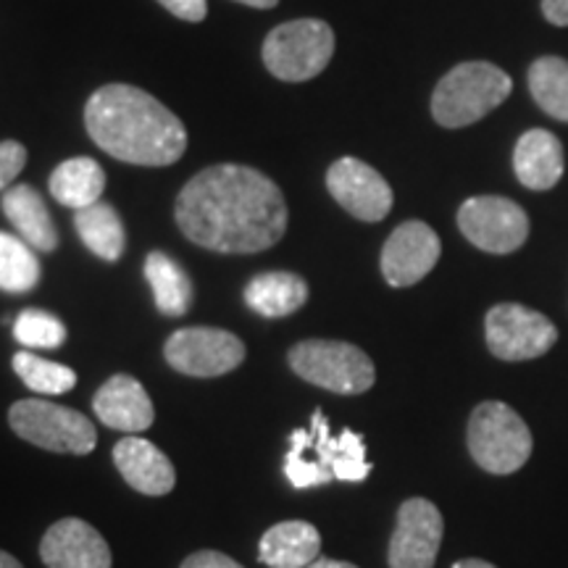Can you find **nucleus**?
<instances>
[{
	"label": "nucleus",
	"instance_id": "nucleus-20",
	"mask_svg": "<svg viewBox=\"0 0 568 568\" xmlns=\"http://www.w3.org/2000/svg\"><path fill=\"white\" fill-rule=\"evenodd\" d=\"M322 552V535L308 521H282L261 537L258 560L268 568H305Z\"/></svg>",
	"mask_w": 568,
	"mask_h": 568
},
{
	"label": "nucleus",
	"instance_id": "nucleus-19",
	"mask_svg": "<svg viewBox=\"0 0 568 568\" xmlns=\"http://www.w3.org/2000/svg\"><path fill=\"white\" fill-rule=\"evenodd\" d=\"M3 213L27 245L40 253H51L59 245V232L48 213V205L32 184H17L3 193Z\"/></svg>",
	"mask_w": 568,
	"mask_h": 568
},
{
	"label": "nucleus",
	"instance_id": "nucleus-32",
	"mask_svg": "<svg viewBox=\"0 0 568 568\" xmlns=\"http://www.w3.org/2000/svg\"><path fill=\"white\" fill-rule=\"evenodd\" d=\"M542 13L550 24L568 27V0H542Z\"/></svg>",
	"mask_w": 568,
	"mask_h": 568
},
{
	"label": "nucleus",
	"instance_id": "nucleus-5",
	"mask_svg": "<svg viewBox=\"0 0 568 568\" xmlns=\"http://www.w3.org/2000/svg\"><path fill=\"white\" fill-rule=\"evenodd\" d=\"M468 453L487 474L506 477L531 456V432L514 408L500 400L479 403L468 418Z\"/></svg>",
	"mask_w": 568,
	"mask_h": 568
},
{
	"label": "nucleus",
	"instance_id": "nucleus-11",
	"mask_svg": "<svg viewBox=\"0 0 568 568\" xmlns=\"http://www.w3.org/2000/svg\"><path fill=\"white\" fill-rule=\"evenodd\" d=\"M487 347L500 361L539 358L558 343V329L548 316L521 303H500L485 318Z\"/></svg>",
	"mask_w": 568,
	"mask_h": 568
},
{
	"label": "nucleus",
	"instance_id": "nucleus-6",
	"mask_svg": "<svg viewBox=\"0 0 568 568\" xmlns=\"http://www.w3.org/2000/svg\"><path fill=\"white\" fill-rule=\"evenodd\" d=\"M287 361L301 379L335 395H361L376 382L372 358L339 339H305L287 353Z\"/></svg>",
	"mask_w": 568,
	"mask_h": 568
},
{
	"label": "nucleus",
	"instance_id": "nucleus-7",
	"mask_svg": "<svg viewBox=\"0 0 568 568\" xmlns=\"http://www.w3.org/2000/svg\"><path fill=\"white\" fill-rule=\"evenodd\" d=\"M335 32L322 19H295L280 24L264 40V63L276 80L305 82L329 67Z\"/></svg>",
	"mask_w": 568,
	"mask_h": 568
},
{
	"label": "nucleus",
	"instance_id": "nucleus-13",
	"mask_svg": "<svg viewBox=\"0 0 568 568\" xmlns=\"http://www.w3.org/2000/svg\"><path fill=\"white\" fill-rule=\"evenodd\" d=\"M329 195L361 222H382L393 211V187L374 166L358 159H339L326 172Z\"/></svg>",
	"mask_w": 568,
	"mask_h": 568
},
{
	"label": "nucleus",
	"instance_id": "nucleus-34",
	"mask_svg": "<svg viewBox=\"0 0 568 568\" xmlns=\"http://www.w3.org/2000/svg\"><path fill=\"white\" fill-rule=\"evenodd\" d=\"M453 568H495V566L479 558H466V560H458V564H453Z\"/></svg>",
	"mask_w": 568,
	"mask_h": 568
},
{
	"label": "nucleus",
	"instance_id": "nucleus-17",
	"mask_svg": "<svg viewBox=\"0 0 568 568\" xmlns=\"http://www.w3.org/2000/svg\"><path fill=\"white\" fill-rule=\"evenodd\" d=\"M113 464L126 485L142 495H169L176 485V471L166 453L138 435L119 439L113 445Z\"/></svg>",
	"mask_w": 568,
	"mask_h": 568
},
{
	"label": "nucleus",
	"instance_id": "nucleus-16",
	"mask_svg": "<svg viewBox=\"0 0 568 568\" xmlns=\"http://www.w3.org/2000/svg\"><path fill=\"white\" fill-rule=\"evenodd\" d=\"M92 410H95L98 422H103L109 429L124 432V435H140V432L151 429L155 418L151 395L130 374L111 376L92 397Z\"/></svg>",
	"mask_w": 568,
	"mask_h": 568
},
{
	"label": "nucleus",
	"instance_id": "nucleus-1",
	"mask_svg": "<svg viewBox=\"0 0 568 568\" xmlns=\"http://www.w3.org/2000/svg\"><path fill=\"white\" fill-rule=\"evenodd\" d=\"M174 219L190 243L213 253L247 255L280 243L290 213L282 190L266 174L219 163L184 184Z\"/></svg>",
	"mask_w": 568,
	"mask_h": 568
},
{
	"label": "nucleus",
	"instance_id": "nucleus-33",
	"mask_svg": "<svg viewBox=\"0 0 568 568\" xmlns=\"http://www.w3.org/2000/svg\"><path fill=\"white\" fill-rule=\"evenodd\" d=\"M305 568H358V566L345 564V560H335V558H316L314 564L305 566Z\"/></svg>",
	"mask_w": 568,
	"mask_h": 568
},
{
	"label": "nucleus",
	"instance_id": "nucleus-14",
	"mask_svg": "<svg viewBox=\"0 0 568 568\" xmlns=\"http://www.w3.org/2000/svg\"><path fill=\"white\" fill-rule=\"evenodd\" d=\"M443 243L424 222H403L382 247V276L389 287H410L437 266Z\"/></svg>",
	"mask_w": 568,
	"mask_h": 568
},
{
	"label": "nucleus",
	"instance_id": "nucleus-4",
	"mask_svg": "<svg viewBox=\"0 0 568 568\" xmlns=\"http://www.w3.org/2000/svg\"><path fill=\"white\" fill-rule=\"evenodd\" d=\"M514 82L489 61H466L437 82L432 95V116L445 130L477 124L489 111L508 101Z\"/></svg>",
	"mask_w": 568,
	"mask_h": 568
},
{
	"label": "nucleus",
	"instance_id": "nucleus-35",
	"mask_svg": "<svg viewBox=\"0 0 568 568\" xmlns=\"http://www.w3.org/2000/svg\"><path fill=\"white\" fill-rule=\"evenodd\" d=\"M237 3L251 6V9H274V6L280 3V0H237Z\"/></svg>",
	"mask_w": 568,
	"mask_h": 568
},
{
	"label": "nucleus",
	"instance_id": "nucleus-8",
	"mask_svg": "<svg viewBox=\"0 0 568 568\" xmlns=\"http://www.w3.org/2000/svg\"><path fill=\"white\" fill-rule=\"evenodd\" d=\"M9 424L27 443L63 456H88L98 445L88 416L51 400H17L9 408Z\"/></svg>",
	"mask_w": 568,
	"mask_h": 568
},
{
	"label": "nucleus",
	"instance_id": "nucleus-36",
	"mask_svg": "<svg viewBox=\"0 0 568 568\" xmlns=\"http://www.w3.org/2000/svg\"><path fill=\"white\" fill-rule=\"evenodd\" d=\"M0 568H24V566H21V564H19V560L11 556V552L0 550Z\"/></svg>",
	"mask_w": 568,
	"mask_h": 568
},
{
	"label": "nucleus",
	"instance_id": "nucleus-10",
	"mask_svg": "<svg viewBox=\"0 0 568 568\" xmlns=\"http://www.w3.org/2000/svg\"><path fill=\"white\" fill-rule=\"evenodd\" d=\"M166 364L184 376L211 379L224 376L245 361L243 339L216 326H187L176 329L163 345Z\"/></svg>",
	"mask_w": 568,
	"mask_h": 568
},
{
	"label": "nucleus",
	"instance_id": "nucleus-21",
	"mask_svg": "<svg viewBox=\"0 0 568 568\" xmlns=\"http://www.w3.org/2000/svg\"><path fill=\"white\" fill-rule=\"evenodd\" d=\"M308 301V282L293 272H266L245 287V305L258 316L282 318L301 311Z\"/></svg>",
	"mask_w": 568,
	"mask_h": 568
},
{
	"label": "nucleus",
	"instance_id": "nucleus-12",
	"mask_svg": "<svg viewBox=\"0 0 568 568\" xmlns=\"http://www.w3.org/2000/svg\"><path fill=\"white\" fill-rule=\"evenodd\" d=\"M445 521L435 503L410 497L397 510V524L389 539V568H435L443 545Z\"/></svg>",
	"mask_w": 568,
	"mask_h": 568
},
{
	"label": "nucleus",
	"instance_id": "nucleus-9",
	"mask_svg": "<svg viewBox=\"0 0 568 568\" xmlns=\"http://www.w3.org/2000/svg\"><path fill=\"white\" fill-rule=\"evenodd\" d=\"M458 230L479 251L508 255L527 243L529 216L510 197L477 195L458 209Z\"/></svg>",
	"mask_w": 568,
	"mask_h": 568
},
{
	"label": "nucleus",
	"instance_id": "nucleus-18",
	"mask_svg": "<svg viewBox=\"0 0 568 568\" xmlns=\"http://www.w3.org/2000/svg\"><path fill=\"white\" fill-rule=\"evenodd\" d=\"M514 169L518 182L529 190H552L566 169L564 145L548 130H529L516 142Z\"/></svg>",
	"mask_w": 568,
	"mask_h": 568
},
{
	"label": "nucleus",
	"instance_id": "nucleus-25",
	"mask_svg": "<svg viewBox=\"0 0 568 568\" xmlns=\"http://www.w3.org/2000/svg\"><path fill=\"white\" fill-rule=\"evenodd\" d=\"M529 92L548 116L568 124V61L542 55L529 69Z\"/></svg>",
	"mask_w": 568,
	"mask_h": 568
},
{
	"label": "nucleus",
	"instance_id": "nucleus-3",
	"mask_svg": "<svg viewBox=\"0 0 568 568\" xmlns=\"http://www.w3.org/2000/svg\"><path fill=\"white\" fill-rule=\"evenodd\" d=\"M372 474L366 458V439L361 432L343 429L332 435L329 418L322 408L314 410L305 429L290 435L284 456V477L295 489L322 487L329 481H364Z\"/></svg>",
	"mask_w": 568,
	"mask_h": 568
},
{
	"label": "nucleus",
	"instance_id": "nucleus-23",
	"mask_svg": "<svg viewBox=\"0 0 568 568\" xmlns=\"http://www.w3.org/2000/svg\"><path fill=\"white\" fill-rule=\"evenodd\" d=\"M145 280L153 290L155 308L163 316H184L193 305V282L184 268L169 258L166 253L155 251L145 258Z\"/></svg>",
	"mask_w": 568,
	"mask_h": 568
},
{
	"label": "nucleus",
	"instance_id": "nucleus-30",
	"mask_svg": "<svg viewBox=\"0 0 568 568\" xmlns=\"http://www.w3.org/2000/svg\"><path fill=\"white\" fill-rule=\"evenodd\" d=\"M159 3L176 19L184 21H203L209 13V3L205 0H159Z\"/></svg>",
	"mask_w": 568,
	"mask_h": 568
},
{
	"label": "nucleus",
	"instance_id": "nucleus-2",
	"mask_svg": "<svg viewBox=\"0 0 568 568\" xmlns=\"http://www.w3.org/2000/svg\"><path fill=\"white\" fill-rule=\"evenodd\" d=\"M92 142L134 166H172L187 151V130L151 92L132 84H105L84 105Z\"/></svg>",
	"mask_w": 568,
	"mask_h": 568
},
{
	"label": "nucleus",
	"instance_id": "nucleus-22",
	"mask_svg": "<svg viewBox=\"0 0 568 568\" xmlns=\"http://www.w3.org/2000/svg\"><path fill=\"white\" fill-rule=\"evenodd\" d=\"M105 190V174L101 163L77 155V159L63 161L51 174V195L67 209L82 211L88 205L101 201Z\"/></svg>",
	"mask_w": 568,
	"mask_h": 568
},
{
	"label": "nucleus",
	"instance_id": "nucleus-29",
	"mask_svg": "<svg viewBox=\"0 0 568 568\" xmlns=\"http://www.w3.org/2000/svg\"><path fill=\"white\" fill-rule=\"evenodd\" d=\"M27 163V148L17 140L0 142V193L9 190V184L17 180Z\"/></svg>",
	"mask_w": 568,
	"mask_h": 568
},
{
	"label": "nucleus",
	"instance_id": "nucleus-31",
	"mask_svg": "<svg viewBox=\"0 0 568 568\" xmlns=\"http://www.w3.org/2000/svg\"><path fill=\"white\" fill-rule=\"evenodd\" d=\"M182 568H243V566L219 550H201V552H193V556L184 560Z\"/></svg>",
	"mask_w": 568,
	"mask_h": 568
},
{
	"label": "nucleus",
	"instance_id": "nucleus-24",
	"mask_svg": "<svg viewBox=\"0 0 568 568\" xmlns=\"http://www.w3.org/2000/svg\"><path fill=\"white\" fill-rule=\"evenodd\" d=\"M74 226L84 247L103 261H119L124 253L126 234L113 205L98 201L74 213Z\"/></svg>",
	"mask_w": 568,
	"mask_h": 568
},
{
	"label": "nucleus",
	"instance_id": "nucleus-28",
	"mask_svg": "<svg viewBox=\"0 0 568 568\" xmlns=\"http://www.w3.org/2000/svg\"><path fill=\"white\" fill-rule=\"evenodd\" d=\"M13 337L27 347H40V351H53L67 343V326L48 311L27 308L21 311L13 322Z\"/></svg>",
	"mask_w": 568,
	"mask_h": 568
},
{
	"label": "nucleus",
	"instance_id": "nucleus-15",
	"mask_svg": "<svg viewBox=\"0 0 568 568\" xmlns=\"http://www.w3.org/2000/svg\"><path fill=\"white\" fill-rule=\"evenodd\" d=\"M40 558L48 568H111V548L82 518H61L42 535Z\"/></svg>",
	"mask_w": 568,
	"mask_h": 568
},
{
	"label": "nucleus",
	"instance_id": "nucleus-26",
	"mask_svg": "<svg viewBox=\"0 0 568 568\" xmlns=\"http://www.w3.org/2000/svg\"><path fill=\"white\" fill-rule=\"evenodd\" d=\"M40 284V261L21 237L0 232V290L24 295Z\"/></svg>",
	"mask_w": 568,
	"mask_h": 568
},
{
	"label": "nucleus",
	"instance_id": "nucleus-27",
	"mask_svg": "<svg viewBox=\"0 0 568 568\" xmlns=\"http://www.w3.org/2000/svg\"><path fill=\"white\" fill-rule=\"evenodd\" d=\"M13 372L24 382L32 393L38 395H63L77 385L74 368L53 364V361L40 358L34 353H17L13 355Z\"/></svg>",
	"mask_w": 568,
	"mask_h": 568
}]
</instances>
